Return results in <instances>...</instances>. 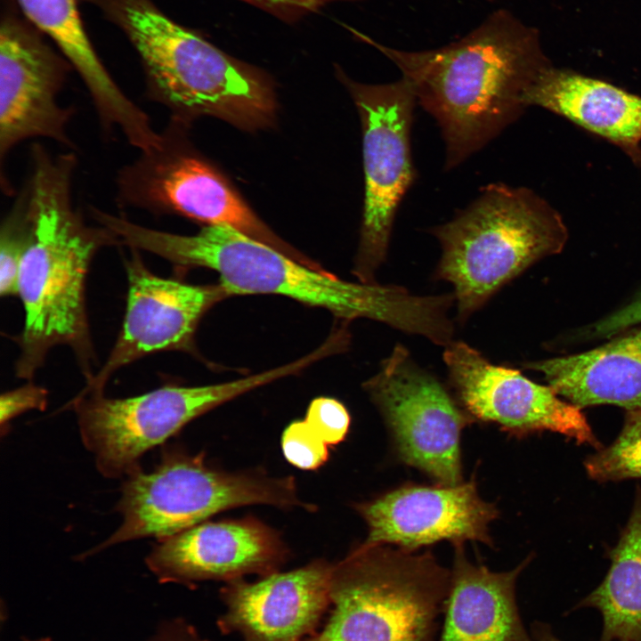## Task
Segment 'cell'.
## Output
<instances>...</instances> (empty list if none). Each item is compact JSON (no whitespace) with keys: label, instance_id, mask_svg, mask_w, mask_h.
<instances>
[{"label":"cell","instance_id":"6da1fadb","mask_svg":"<svg viewBox=\"0 0 641 641\" xmlns=\"http://www.w3.org/2000/svg\"><path fill=\"white\" fill-rule=\"evenodd\" d=\"M26 185L34 222L18 274L24 323L13 337L20 350L15 375L31 380L50 351L64 345L88 382L97 356L87 314V276L101 249L121 244L110 230L87 223L74 206V151L54 155L34 143Z\"/></svg>","mask_w":641,"mask_h":641},{"label":"cell","instance_id":"7a4b0ae2","mask_svg":"<svg viewBox=\"0 0 641 641\" xmlns=\"http://www.w3.org/2000/svg\"><path fill=\"white\" fill-rule=\"evenodd\" d=\"M126 244L168 261L179 272L207 268L218 273L231 296H284L328 310L349 322L369 319L434 344L449 333L448 295L417 296L403 287L344 280L225 225H206L183 235L136 223L126 225Z\"/></svg>","mask_w":641,"mask_h":641},{"label":"cell","instance_id":"3957f363","mask_svg":"<svg viewBox=\"0 0 641 641\" xmlns=\"http://www.w3.org/2000/svg\"><path fill=\"white\" fill-rule=\"evenodd\" d=\"M359 36L399 68L417 102L435 119L447 171L520 118L527 92L551 66L537 30L504 9L459 40L432 50H398Z\"/></svg>","mask_w":641,"mask_h":641},{"label":"cell","instance_id":"277c9868","mask_svg":"<svg viewBox=\"0 0 641 641\" xmlns=\"http://www.w3.org/2000/svg\"><path fill=\"white\" fill-rule=\"evenodd\" d=\"M128 38L142 67L146 94L171 118L200 116L243 128L269 124L270 84L251 66L225 54L164 13L153 0H86Z\"/></svg>","mask_w":641,"mask_h":641},{"label":"cell","instance_id":"5b68a950","mask_svg":"<svg viewBox=\"0 0 641 641\" xmlns=\"http://www.w3.org/2000/svg\"><path fill=\"white\" fill-rule=\"evenodd\" d=\"M442 248L434 278L450 282L460 323L506 284L564 248L560 214L533 191L492 183L450 221L433 227Z\"/></svg>","mask_w":641,"mask_h":641},{"label":"cell","instance_id":"8992f818","mask_svg":"<svg viewBox=\"0 0 641 641\" xmlns=\"http://www.w3.org/2000/svg\"><path fill=\"white\" fill-rule=\"evenodd\" d=\"M450 580L429 551L361 545L334 564L328 618L299 641H437Z\"/></svg>","mask_w":641,"mask_h":641},{"label":"cell","instance_id":"52a82bcc","mask_svg":"<svg viewBox=\"0 0 641 641\" xmlns=\"http://www.w3.org/2000/svg\"><path fill=\"white\" fill-rule=\"evenodd\" d=\"M257 504L308 507L291 476L220 471L203 455L166 449L151 472L140 467L127 475L117 505L123 522L98 548L146 537L165 540L223 510Z\"/></svg>","mask_w":641,"mask_h":641},{"label":"cell","instance_id":"ba28073f","mask_svg":"<svg viewBox=\"0 0 641 641\" xmlns=\"http://www.w3.org/2000/svg\"><path fill=\"white\" fill-rule=\"evenodd\" d=\"M290 363L247 377L215 385H166L145 394L110 398L77 394L64 409L73 410L85 446L106 477L128 475L139 459L191 420L250 390L292 375Z\"/></svg>","mask_w":641,"mask_h":641},{"label":"cell","instance_id":"9c48e42d","mask_svg":"<svg viewBox=\"0 0 641 641\" xmlns=\"http://www.w3.org/2000/svg\"><path fill=\"white\" fill-rule=\"evenodd\" d=\"M186 126L171 118L160 132L159 145L140 151L139 157L118 171V207L229 226L314 269H323L257 218L223 177L192 150L185 136Z\"/></svg>","mask_w":641,"mask_h":641},{"label":"cell","instance_id":"30bf717a","mask_svg":"<svg viewBox=\"0 0 641 641\" xmlns=\"http://www.w3.org/2000/svg\"><path fill=\"white\" fill-rule=\"evenodd\" d=\"M362 126L365 195L359 246L352 272L377 283L394 218L416 179L410 131L417 99L409 82L367 85L346 78Z\"/></svg>","mask_w":641,"mask_h":641},{"label":"cell","instance_id":"8fae6325","mask_svg":"<svg viewBox=\"0 0 641 641\" xmlns=\"http://www.w3.org/2000/svg\"><path fill=\"white\" fill-rule=\"evenodd\" d=\"M363 388L383 416L403 463L438 483H462L460 436L474 419L406 347L397 344Z\"/></svg>","mask_w":641,"mask_h":641},{"label":"cell","instance_id":"7c38bea8","mask_svg":"<svg viewBox=\"0 0 641 641\" xmlns=\"http://www.w3.org/2000/svg\"><path fill=\"white\" fill-rule=\"evenodd\" d=\"M42 34L7 2L0 23V185L7 196L14 189L4 166L18 144L45 138L76 149L68 132L75 110L58 98L73 68Z\"/></svg>","mask_w":641,"mask_h":641},{"label":"cell","instance_id":"4fadbf2b","mask_svg":"<svg viewBox=\"0 0 641 641\" xmlns=\"http://www.w3.org/2000/svg\"><path fill=\"white\" fill-rule=\"evenodd\" d=\"M124 259L127 278L125 316L105 362L78 394H102L120 369L148 355L167 351L196 353L195 333L204 315L231 296L218 284L196 285L153 273L140 250Z\"/></svg>","mask_w":641,"mask_h":641},{"label":"cell","instance_id":"5bb4252c","mask_svg":"<svg viewBox=\"0 0 641 641\" xmlns=\"http://www.w3.org/2000/svg\"><path fill=\"white\" fill-rule=\"evenodd\" d=\"M444 349L454 395L474 421L492 423L518 438L550 431L600 449L581 409L561 400L550 385L492 364L463 341H452Z\"/></svg>","mask_w":641,"mask_h":641},{"label":"cell","instance_id":"9a60e30c","mask_svg":"<svg viewBox=\"0 0 641 641\" xmlns=\"http://www.w3.org/2000/svg\"><path fill=\"white\" fill-rule=\"evenodd\" d=\"M366 522L363 546L393 544L415 551L442 540L492 545L489 524L499 515L479 495L475 477L455 485L407 483L356 507Z\"/></svg>","mask_w":641,"mask_h":641},{"label":"cell","instance_id":"2e32d148","mask_svg":"<svg viewBox=\"0 0 641 641\" xmlns=\"http://www.w3.org/2000/svg\"><path fill=\"white\" fill-rule=\"evenodd\" d=\"M333 567L316 560L256 581L226 582L220 589L219 630L242 641H299L313 634L331 605Z\"/></svg>","mask_w":641,"mask_h":641},{"label":"cell","instance_id":"e0dca14e","mask_svg":"<svg viewBox=\"0 0 641 641\" xmlns=\"http://www.w3.org/2000/svg\"><path fill=\"white\" fill-rule=\"evenodd\" d=\"M288 551L278 534L251 518L203 522L159 540L146 558L163 583L191 585L278 572Z\"/></svg>","mask_w":641,"mask_h":641},{"label":"cell","instance_id":"ac0fdd59","mask_svg":"<svg viewBox=\"0 0 641 641\" xmlns=\"http://www.w3.org/2000/svg\"><path fill=\"white\" fill-rule=\"evenodd\" d=\"M25 17L48 36L77 72L106 134L118 129L140 151L158 145L148 114L118 86L105 68L83 24L76 0H17Z\"/></svg>","mask_w":641,"mask_h":641},{"label":"cell","instance_id":"d6986e66","mask_svg":"<svg viewBox=\"0 0 641 641\" xmlns=\"http://www.w3.org/2000/svg\"><path fill=\"white\" fill-rule=\"evenodd\" d=\"M454 559L437 641H533L516 600V581L529 556L507 572H493L454 544Z\"/></svg>","mask_w":641,"mask_h":641},{"label":"cell","instance_id":"ffe728a7","mask_svg":"<svg viewBox=\"0 0 641 641\" xmlns=\"http://www.w3.org/2000/svg\"><path fill=\"white\" fill-rule=\"evenodd\" d=\"M619 147L641 166V96L572 70L546 69L524 97Z\"/></svg>","mask_w":641,"mask_h":641},{"label":"cell","instance_id":"44dd1931","mask_svg":"<svg viewBox=\"0 0 641 641\" xmlns=\"http://www.w3.org/2000/svg\"><path fill=\"white\" fill-rule=\"evenodd\" d=\"M580 409L613 404L641 410V329L581 353L526 362Z\"/></svg>","mask_w":641,"mask_h":641},{"label":"cell","instance_id":"7402d4cb","mask_svg":"<svg viewBox=\"0 0 641 641\" xmlns=\"http://www.w3.org/2000/svg\"><path fill=\"white\" fill-rule=\"evenodd\" d=\"M603 581L572 607L597 610L603 621L599 641H641V489L619 541L609 554Z\"/></svg>","mask_w":641,"mask_h":641},{"label":"cell","instance_id":"603a6c76","mask_svg":"<svg viewBox=\"0 0 641 641\" xmlns=\"http://www.w3.org/2000/svg\"><path fill=\"white\" fill-rule=\"evenodd\" d=\"M584 467L597 482L641 478V410H628L617 438L589 456Z\"/></svg>","mask_w":641,"mask_h":641},{"label":"cell","instance_id":"cb8c5ba5","mask_svg":"<svg viewBox=\"0 0 641 641\" xmlns=\"http://www.w3.org/2000/svg\"><path fill=\"white\" fill-rule=\"evenodd\" d=\"M33 213L27 185L18 193L0 227V294H18L20 261L33 233Z\"/></svg>","mask_w":641,"mask_h":641},{"label":"cell","instance_id":"d4e9b609","mask_svg":"<svg viewBox=\"0 0 641 641\" xmlns=\"http://www.w3.org/2000/svg\"><path fill=\"white\" fill-rule=\"evenodd\" d=\"M281 449L285 458L302 470H315L329 458V445L304 419L287 426L281 436Z\"/></svg>","mask_w":641,"mask_h":641},{"label":"cell","instance_id":"484cf974","mask_svg":"<svg viewBox=\"0 0 641 641\" xmlns=\"http://www.w3.org/2000/svg\"><path fill=\"white\" fill-rule=\"evenodd\" d=\"M304 420L329 446L337 445L345 438L351 423L347 409L339 401L329 397L312 400Z\"/></svg>","mask_w":641,"mask_h":641},{"label":"cell","instance_id":"4316f807","mask_svg":"<svg viewBox=\"0 0 641 641\" xmlns=\"http://www.w3.org/2000/svg\"><path fill=\"white\" fill-rule=\"evenodd\" d=\"M48 391L31 382L4 393L0 397V422L2 430L15 417L30 410H44Z\"/></svg>","mask_w":641,"mask_h":641},{"label":"cell","instance_id":"83f0119b","mask_svg":"<svg viewBox=\"0 0 641 641\" xmlns=\"http://www.w3.org/2000/svg\"><path fill=\"white\" fill-rule=\"evenodd\" d=\"M641 323V292L632 300L588 329L591 337L608 338Z\"/></svg>","mask_w":641,"mask_h":641},{"label":"cell","instance_id":"f1b7e54d","mask_svg":"<svg viewBox=\"0 0 641 641\" xmlns=\"http://www.w3.org/2000/svg\"><path fill=\"white\" fill-rule=\"evenodd\" d=\"M260 7L287 21L297 20L314 12L325 5L344 1L358 0H243Z\"/></svg>","mask_w":641,"mask_h":641},{"label":"cell","instance_id":"f546056e","mask_svg":"<svg viewBox=\"0 0 641 641\" xmlns=\"http://www.w3.org/2000/svg\"><path fill=\"white\" fill-rule=\"evenodd\" d=\"M24 641H51L47 638ZM150 641H207L196 629L184 620L175 619L166 621Z\"/></svg>","mask_w":641,"mask_h":641},{"label":"cell","instance_id":"4dcf8cb0","mask_svg":"<svg viewBox=\"0 0 641 641\" xmlns=\"http://www.w3.org/2000/svg\"><path fill=\"white\" fill-rule=\"evenodd\" d=\"M530 633L533 641H563L554 634L551 626L544 621H532Z\"/></svg>","mask_w":641,"mask_h":641}]
</instances>
